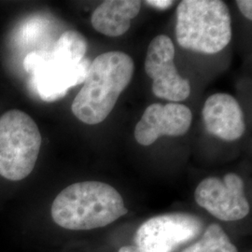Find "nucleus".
I'll return each instance as SVG.
<instances>
[{
  "mask_svg": "<svg viewBox=\"0 0 252 252\" xmlns=\"http://www.w3.org/2000/svg\"><path fill=\"white\" fill-rule=\"evenodd\" d=\"M202 115L207 132L224 141L237 140L246 131L242 108L228 94L210 95L205 102Z\"/></svg>",
  "mask_w": 252,
  "mask_h": 252,
  "instance_id": "10",
  "label": "nucleus"
},
{
  "mask_svg": "<svg viewBox=\"0 0 252 252\" xmlns=\"http://www.w3.org/2000/svg\"><path fill=\"white\" fill-rule=\"evenodd\" d=\"M199 206L222 221H236L249 215L251 207L246 197L243 180L234 173L222 179L208 177L202 180L194 191Z\"/></svg>",
  "mask_w": 252,
  "mask_h": 252,
  "instance_id": "7",
  "label": "nucleus"
},
{
  "mask_svg": "<svg viewBox=\"0 0 252 252\" xmlns=\"http://www.w3.org/2000/svg\"><path fill=\"white\" fill-rule=\"evenodd\" d=\"M140 9L141 1L138 0H107L94 9L91 24L105 36H122L128 31Z\"/></svg>",
  "mask_w": 252,
  "mask_h": 252,
  "instance_id": "11",
  "label": "nucleus"
},
{
  "mask_svg": "<svg viewBox=\"0 0 252 252\" xmlns=\"http://www.w3.org/2000/svg\"><path fill=\"white\" fill-rule=\"evenodd\" d=\"M36 122L26 112L10 109L0 118V176L10 181L27 178L41 147Z\"/></svg>",
  "mask_w": 252,
  "mask_h": 252,
  "instance_id": "5",
  "label": "nucleus"
},
{
  "mask_svg": "<svg viewBox=\"0 0 252 252\" xmlns=\"http://www.w3.org/2000/svg\"><path fill=\"white\" fill-rule=\"evenodd\" d=\"M192 121L191 111L180 103L162 105L154 103L136 124L135 138L138 144L150 146L162 135L180 136L189 131Z\"/></svg>",
  "mask_w": 252,
  "mask_h": 252,
  "instance_id": "9",
  "label": "nucleus"
},
{
  "mask_svg": "<svg viewBox=\"0 0 252 252\" xmlns=\"http://www.w3.org/2000/svg\"><path fill=\"white\" fill-rule=\"evenodd\" d=\"M118 252H146L144 250L136 247L135 245H130V246H124L122 247Z\"/></svg>",
  "mask_w": 252,
  "mask_h": 252,
  "instance_id": "15",
  "label": "nucleus"
},
{
  "mask_svg": "<svg viewBox=\"0 0 252 252\" xmlns=\"http://www.w3.org/2000/svg\"><path fill=\"white\" fill-rule=\"evenodd\" d=\"M87 41L80 32H63L51 50L32 52L23 65L30 74V84L46 102L63 97L73 87L83 83L91 62L85 58Z\"/></svg>",
  "mask_w": 252,
  "mask_h": 252,
  "instance_id": "1",
  "label": "nucleus"
},
{
  "mask_svg": "<svg viewBox=\"0 0 252 252\" xmlns=\"http://www.w3.org/2000/svg\"><path fill=\"white\" fill-rule=\"evenodd\" d=\"M204 230L201 218L190 213L153 217L135 231V245L149 252H175L196 239Z\"/></svg>",
  "mask_w": 252,
  "mask_h": 252,
  "instance_id": "6",
  "label": "nucleus"
},
{
  "mask_svg": "<svg viewBox=\"0 0 252 252\" xmlns=\"http://www.w3.org/2000/svg\"><path fill=\"white\" fill-rule=\"evenodd\" d=\"M176 36L185 50L201 54L221 52L232 39V19L220 0H183L177 9Z\"/></svg>",
  "mask_w": 252,
  "mask_h": 252,
  "instance_id": "4",
  "label": "nucleus"
},
{
  "mask_svg": "<svg viewBox=\"0 0 252 252\" xmlns=\"http://www.w3.org/2000/svg\"><path fill=\"white\" fill-rule=\"evenodd\" d=\"M128 213L117 189L101 181L73 183L53 202L54 222L70 231H90L115 222Z\"/></svg>",
  "mask_w": 252,
  "mask_h": 252,
  "instance_id": "2",
  "label": "nucleus"
},
{
  "mask_svg": "<svg viewBox=\"0 0 252 252\" xmlns=\"http://www.w3.org/2000/svg\"><path fill=\"white\" fill-rule=\"evenodd\" d=\"M135 63L119 51L98 55L93 62L79 94L73 101L74 116L86 125H98L115 107L133 78Z\"/></svg>",
  "mask_w": 252,
  "mask_h": 252,
  "instance_id": "3",
  "label": "nucleus"
},
{
  "mask_svg": "<svg viewBox=\"0 0 252 252\" xmlns=\"http://www.w3.org/2000/svg\"><path fill=\"white\" fill-rule=\"evenodd\" d=\"M175 46L169 36L159 35L151 41L145 59V71L153 80V94L177 103L189 97L190 84L175 65Z\"/></svg>",
  "mask_w": 252,
  "mask_h": 252,
  "instance_id": "8",
  "label": "nucleus"
},
{
  "mask_svg": "<svg viewBox=\"0 0 252 252\" xmlns=\"http://www.w3.org/2000/svg\"><path fill=\"white\" fill-rule=\"evenodd\" d=\"M237 7L244 16L249 20H252V1L251 0H237Z\"/></svg>",
  "mask_w": 252,
  "mask_h": 252,
  "instance_id": "13",
  "label": "nucleus"
},
{
  "mask_svg": "<svg viewBox=\"0 0 252 252\" xmlns=\"http://www.w3.org/2000/svg\"><path fill=\"white\" fill-rule=\"evenodd\" d=\"M145 3L156 9H167L171 7L174 2L171 0H150V1H145Z\"/></svg>",
  "mask_w": 252,
  "mask_h": 252,
  "instance_id": "14",
  "label": "nucleus"
},
{
  "mask_svg": "<svg viewBox=\"0 0 252 252\" xmlns=\"http://www.w3.org/2000/svg\"><path fill=\"white\" fill-rule=\"evenodd\" d=\"M180 252H238L225 231L218 223L207 226L201 237Z\"/></svg>",
  "mask_w": 252,
  "mask_h": 252,
  "instance_id": "12",
  "label": "nucleus"
}]
</instances>
